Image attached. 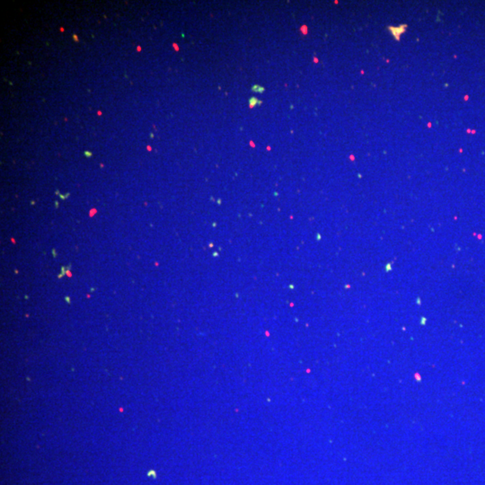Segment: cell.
<instances>
[{
  "label": "cell",
  "mask_w": 485,
  "mask_h": 485,
  "mask_svg": "<svg viewBox=\"0 0 485 485\" xmlns=\"http://www.w3.org/2000/svg\"><path fill=\"white\" fill-rule=\"evenodd\" d=\"M261 104H262V102L259 101L256 97H251L250 98V100H249V106H250L251 108L256 106H259Z\"/></svg>",
  "instance_id": "cell-1"
},
{
  "label": "cell",
  "mask_w": 485,
  "mask_h": 485,
  "mask_svg": "<svg viewBox=\"0 0 485 485\" xmlns=\"http://www.w3.org/2000/svg\"><path fill=\"white\" fill-rule=\"evenodd\" d=\"M252 92H256V93H260V94H261V93H264V87H260L258 85H256V86L252 87Z\"/></svg>",
  "instance_id": "cell-2"
}]
</instances>
